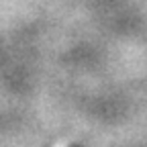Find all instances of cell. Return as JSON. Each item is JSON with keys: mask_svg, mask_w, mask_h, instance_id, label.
Here are the masks:
<instances>
[{"mask_svg": "<svg viewBox=\"0 0 147 147\" xmlns=\"http://www.w3.org/2000/svg\"><path fill=\"white\" fill-rule=\"evenodd\" d=\"M65 147H78V145H65Z\"/></svg>", "mask_w": 147, "mask_h": 147, "instance_id": "obj_1", "label": "cell"}]
</instances>
